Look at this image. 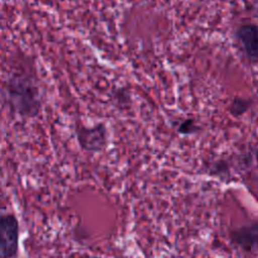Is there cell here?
Returning <instances> with one entry per match:
<instances>
[{
  "instance_id": "cell-8",
  "label": "cell",
  "mask_w": 258,
  "mask_h": 258,
  "mask_svg": "<svg viewBox=\"0 0 258 258\" xmlns=\"http://www.w3.org/2000/svg\"><path fill=\"white\" fill-rule=\"evenodd\" d=\"M201 128L196 124L195 120L191 118H187L181 121L176 129L177 133L180 135H191L199 132Z\"/></svg>"
},
{
  "instance_id": "cell-5",
  "label": "cell",
  "mask_w": 258,
  "mask_h": 258,
  "mask_svg": "<svg viewBox=\"0 0 258 258\" xmlns=\"http://www.w3.org/2000/svg\"><path fill=\"white\" fill-rule=\"evenodd\" d=\"M235 37L241 44L243 51L250 63L258 60V28L254 23H244L237 27Z\"/></svg>"
},
{
  "instance_id": "cell-9",
  "label": "cell",
  "mask_w": 258,
  "mask_h": 258,
  "mask_svg": "<svg viewBox=\"0 0 258 258\" xmlns=\"http://www.w3.org/2000/svg\"><path fill=\"white\" fill-rule=\"evenodd\" d=\"M91 258H103V257H101V256H92Z\"/></svg>"
},
{
  "instance_id": "cell-1",
  "label": "cell",
  "mask_w": 258,
  "mask_h": 258,
  "mask_svg": "<svg viewBox=\"0 0 258 258\" xmlns=\"http://www.w3.org/2000/svg\"><path fill=\"white\" fill-rule=\"evenodd\" d=\"M6 96L11 109L21 117L33 118L41 109V98L36 80L25 71L12 73L6 82Z\"/></svg>"
},
{
  "instance_id": "cell-3",
  "label": "cell",
  "mask_w": 258,
  "mask_h": 258,
  "mask_svg": "<svg viewBox=\"0 0 258 258\" xmlns=\"http://www.w3.org/2000/svg\"><path fill=\"white\" fill-rule=\"evenodd\" d=\"M19 247V224L12 214L0 216V258H15Z\"/></svg>"
},
{
  "instance_id": "cell-2",
  "label": "cell",
  "mask_w": 258,
  "mask_h": 258,
  "mask_svg": "<svg viewBox=\"0 0 258 258\" xmlns=\"http://www.w3.org/2000/svg\"><path fill=\"white\" fill-rule=\"evenodd\" d=\"M75 133L79 146L87 152H101L107 147L109 142L107 126L102 122L92 127L77 123L75 126Z\"/></svg>"
},
{
  "instance_id": "cell-4",
  "label": "cell",
  "mask_w": 258,
  "mask_h": 258,
  "mask_svg": "<svg viewBox=\"0 0 258 258\" xmlns=\"http://www.w3.org/2000/svg\"><path fill=\"white\" fill-rule=\"evenodd\" d=\"M229 238L232 244L245 254H255L258 243V223L254 220L251 223L239 226L230 230Z\"/></svg>"
},
{
  "instance_id": "cell-6",
  "label": "cell",
  "mask_w": 258,
  "mask_h": 258,
  "mask_svg": "<svg viewBox=\"0 0 258 258\" xmlns=\"http://www.w3.org/2000/svg\"><path fill=\"white\" fill-rule=\"evenodd\" d=\"M208 172L212 176H216L218 178H221L223 180H226L227 178L231 177V163L229 160L225 158H220L217 160H214L209 168Z\"/></svg>"
},
{
  "instance_id": "cell-7",
  "label": "cell",
  "mask_w": 258,
  "mask_h": 258,
  "mask_svg": "<svg viewBox=\"0 0 258 258\" xmlns=\"http://www.w3.org/2000/svg\"><path fill=\"white\" fill-rule=\"evenodd\" d=\"M252 105V101L251 99H247V98H242V97H235L229 107H228V111L229 113L233 116V117H241L244 114H246L248 112V110L250 109Z\"/></svg>"
}]
</instances>
